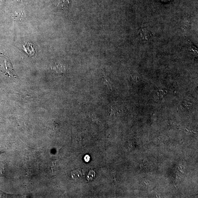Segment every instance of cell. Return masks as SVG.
I'll list each match as a JSON object with an SVG mask.
<instances>
[{"label":"cell","instance_id":"1","mask_svg":"<svg viewBox=\"0 0 198 198\" xmlns=\"http://www.w3.org/2000/svg\"><path fill=\"white\" fill-rule=\"evenodd\" d=\"M70 0H55V3L59 8L67 6L69 4Z\"/></svg>","mask_w":198,"mask_h":198},{"label":"cell","instance_id":"2","mask_svg":"<svg viewBox=\"0 0 198 198\" xmlns=\"http://www.w3.org/2000/svg\"><path fill=\"white\" fill-rule=\"evenodd\" d=\"M118 109L114 105H109L108 108V112L110 115H113L116 114L117 113Z\"/></svg>","mask_w":198,"mask_h":198},{"label":"cell","instance_id":"3","mask_svg":"<svg viewBox=\"0 0 198 198\" xmlns=\"http://www.w3.org/2000/svg\"><path fill=\"white\" fill-rule=\"evenodd\" d=\"M72 177L74 179H79L82 177V173L79 171L76 170L73 171L71 173Z\"/></svg>","mask_w":198,"mask_h":198},{"label":"cell","instance_id":"4","mask_svg":"<svg viewBox=\"0 0 198 198\" xmlns=\"http://www.w3.org/2000/svg\"><path fill=\"white\" fill-rule=\"evenodd\" d=\"M103 82L105 85H106L108 87L112 89V84H111V81L107 77L105 74H104L103 78H102Z\"/></svg>","mask_w":198,"mask_h":198},{"label":"cell","instance_id":"5","mask_svg":"<svg viewBox=\"0 0 198 198\" xmlns=\"http://www.w3.org/2000/svg\"><path fill=\"white\" fill-rule=\"evenodd\" d=\"M95 176V172L94 171H91L88 175L87 178L89 179H92L94 178Z\"/></svg>","mask_w":198,"mask_h":198},{"label":"cell","instance_id":"6","mask_svg":"<svg viewBox=\"0 0 198 198\" xmlns=\"http://www.w3.org/2000/svg\"><path fill=\"white\" fill-rule=\"evenodd\" d=\"M84 159H85V162H89V161L90 160V157L89 155H86L84 158Z\"/></svg>","mask_w":198,"mask_h":198},{"label":"cell","instance_id":"7","mask_svg":"<svg viewBox=\"0 0 198 198\" xmlns=\"http://www.w3.org/2000/svg\"><path fill=\"white\" fill-rule=\"evenodd\" d=\"M159 1L162 2L166 3L170 2L172 0H159Z\"/></svg>","mask_w":198,"mask_h":198}]
</instances>
